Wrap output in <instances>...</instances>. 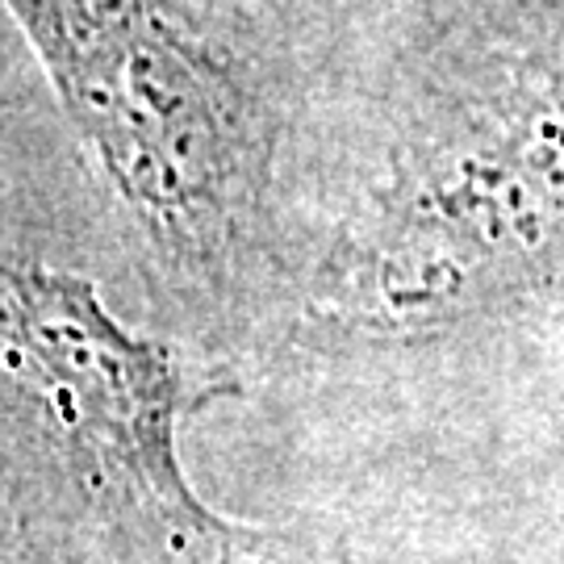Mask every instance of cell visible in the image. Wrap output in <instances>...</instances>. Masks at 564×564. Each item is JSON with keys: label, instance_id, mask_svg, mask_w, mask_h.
Wrapping results in <instances>:
<instances>
[{"label": "cell", "instance_id": "obj_2", "mask_svg": "<svg viewBox=\"0 0 564 564\" xmlns=\"http://www.w3.org/2000/svg\"><path fill=\"white\" fill-rule=\"evenodd\" d=\"M197 402L181 356L113 318L93 281L0 251V431L39 447L139 564H242L260 544L184 477Z\"/></svg>", "mask_w": 564, "mask_h": 564}, {"label": "cell", "instance_id": "obj_3", "mask_svg": "<svg viewBox=\"0 0 564 564\" xmlns=\"http://www.w3.org/2000/svg\"><path fill=\"white\" fill-rule=\"evenodd\" d=\"M0 564H25V552H21V519L18 510L9 506L4 489H0Z\"/></svg>", "mask_w": 564, "mask_h": 564}, {"label": "cell", "instance_id": "obj_1", "mask_svg": "<svg viewBox=\"0 0 564 564\" xmlns=\"http://www.w3.org/2000/svg\"><path fill=\"white\" fill-rule=\"evenodd\" d=\"M147 256L223 284L256 223L268 134L239 67L176 0H0Z\"/></svg>", "mask_w": 564, "mask_h": 564}]
</instances>
